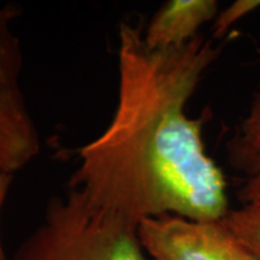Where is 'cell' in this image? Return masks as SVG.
Listing matches in <instances>:
<instances>
[{
    "instance_id": "cell-1",
    "label": "cell",
    "mask_w": 260,
    "mask_h": 260,
    "mask_svg": "<svg viewBox=\"0 0 260 260\" xmlns=\"http://www.w3.org/2000/svg\"><path fill=\"white\" fill-rule=\"evenodd\" d=\"M219 54L201 35L176 48L149 50L141 30L122 22L116 112L79 151L71 189L138 226L162 214L223 219L230 211L225 177L205 151L204 119L184 111Z\"/></svg>"
},
{
    "instance_id": "cell-2",
    "label": "cell",
    "mask_w": 260,
    "mask_h": 260,
    "mask_svg": "<svg viewBox=\"0 0 260 260\" xmlns=\"http://www.w3.org/2000/svg\"><path fill=\"white\" fill-rule=\"evenodd\" d=\"M138 228L71 189L48 201L42 222L11 260H147Z\"/></svg>"
},
{
    "instance_id": "cell-3",
    "label": "cell",
    "mask_w": 260,
    "mask_h": 260,
    "mask_svg": "<svg viewBox=\"0 0 260 260\" xmlns=\"http://www.w3.org/2000/svg\"><path fill=\"white\" fill-rule=\"evenodd\" d=\"M16 5L0 6V174L14 175L40 152V136L19 86L22 51L11 23Z\"/></svg>"
},
{
    "instance_id": "cell-4",
    "label": "cell",
    "mask_w": 260,
    "mask_h": 260,
    "mask_svg": "<svg viewBox=\"0 0 260 260\" xmlns=\"http://www.w3.org/2000/svg\"><path fill=\"white\" fill-rule=\"evenodd\" d=\"M142 248L152 260H258L219 220H190L175 214L139 224Z\"/></svg>"
},
{
    "instance_id": "cell-5",
    "label": "cell",
    "mask_w": 260,
    "mask_h": 260,
    "mask_svg": "<svg viewBox=\"0 0 260 260\" xmlns=\"http://www.w3.org/2000/svg\"><path fill=\"white\" fill-rule=\"evenodd\" d=\"M218 15L216 0H169L155 12L144 34L149 50L180 47L198 37V31Z\"/></svg>"
},
{
    "instance_id": "cell-6",
    "label": "cell",
    "mask_w": 260,
    "mask_h": 260,
    "mask_svg": "<svg viewBox=\"0 0 260 260\" xmlns=\"http://www.w3.org/2000/svg\"><path fill=\"white\" fill-rule=\"evenodd\" d=\"M226 157L240 178L237 199L242 206L260 205V83L228 140Z\"/></svg>"
},
{
    "instance_id": "cell-7",
    "label": "cell",
    "mask_w": 260,
    "mask_h": 260,
    "mask_svg": "<svg viewBox=\"0 0 260 260\" xmlns=\"http://www.w3.org/2000/svg\"><path fill=\"white\" fill-rule=\"evenodd\" d=\"M223 222L243 246L260 260V205L230 210Z\"/></svg>"
},
{
    "instance_id": "cell-8",
    "label": "cell",
    "mask_w": 260,
    "mask_h": 260,
    "mask_svg": "<svg viewBox=\"0 0 260 260\" xmlns=\"http://www.w3.org/2000/svg\"><path fill=\"white\" fill-rule=\"evenodd\" d=\"M260 8V0H236L214 18L213 37L220 39L234 23Z\"/></svg>"
},
{
    "instance_id": "cell-9",
    "label": "cell",
    "mask_w": 260,
    "mask_h": 260,
    "mask_svg": "<svg viewBox=\"0 0 260 260\" xmlns=\"http://www.w3.org/2000/svg\"><path fill=\"white\" fill-rule=\"evenodd\" d=\"M12 178H14V175L0 174V214H2L3 206H4L6 200V195H8L10 187H11ZM0 260H9L5 254L4 247H3L2 237H0Z\"/></svg>"
}]
</instances>
